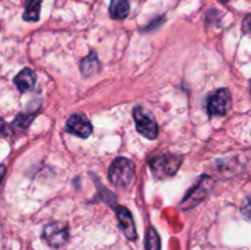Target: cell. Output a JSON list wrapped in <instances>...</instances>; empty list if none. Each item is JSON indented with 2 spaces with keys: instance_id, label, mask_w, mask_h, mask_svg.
<instances>
[{
  "instance_id": "10",
  "label": "cell",
  "mask_w": 251,
  "mask_h": 250,
  "mask_svg": "<svg viewBox=\"0 0 251 250\" xmlns=\"http://www.w3.org/2000/svg\"><path fill=\"white\" fill-rule=\"evenodd\" d=\"M130 12L129 0H112L109 5V14L113 19L123 20Z\"/></svg>"
},
{
  "instance_id": "13",
  "label": "cell",
  "mask_w": 251,
  "mask_h": 250,
  "mask_svg": "<svg viewBox=\"0 0 251 250\" xmlns=\"http://www.w3.org/2000/svg\"><path fill=\"white\" fill-rule=\"evenodd\" d=\"M36 114L32 113V114H19L16 117V119L12 122L11 124V129L14 130L15 132H24L28 129L29 124L32 123V120L34 119Z\"/></svg>"
},
{
  "instance_id": "1",
  "label": "cell",
  "mask_w": 251,
  "mask_h": 250,
  "mask_svg": "<svg viewBox=\"0 0 251 250\" xmlns=\"http://www.w3.org/2000/svg\"><path fill=\"white\" fill-rule=\"evenodd\" d=\"M135 174V164L125 157L114 159L109 168V180L118 188H124L131 183Z\"/></svg>"
},
{
  "instance_id": "12",
  "label": "cell",
  "mask_w": 251,
  "mask_h": 250,
  "mask_svg": "<svg viewBox=\"0 0 251 250\" xmlns=\"http://www.w3.org/2000/svg\"><path fill=\"white\" fill-rule=\"evenodd\" d=\"M43 0H26V9L24 12V20L27 22H37L41 14V6Z\"/></svg>"
},
{
  "instance_id": "8",
  "label": "cell",
  "mask_w": 251,
  "mask_h": 250,
  "mask_svg": "<svg viewBox=\"0 0 251 250\" xmlns=\"http://www.w3.org/2000/svg\"><path fill=\"white\" fill-rule=\"evenodd\" d=\"M115 212H117V217L118 221H119L120 228H122V230L124 232L125 237L129 240L136 239L137 233L134 225V220H132L131 212H130L126 207H123V206L115 207Z\"/></svg>"
},
{
  "instance_id": "16",
  "label": "cell",
  "mask_w": 251,
  "mask_h": 250,
  "mask_svg": "<svg viewBox=\"0 0 251 250\" xmlns=\"http://www.w3.org/2000/svg\"><path fill=\"white\" fill-rule=\"evenodd\" d=\"M221 1H222V2H228V1H229V0H221Z\"/></svg>"
},
{
  "instance_id": "2",
  "label": "cell",
  "mask_w": 251,
  "mask_h": 250,
  "mask_svg": "<svg viewBox=\"0 0 251 250\" xmlns=\"http://www.w3.org/2000/svg\"><path fill=\"white\" fill-rule=\"evenodd\" d=\"M183 162V157L176 154H159L150 161V168L157 179L173 176L178 172Z\"/></svg>"
},
{
  "instance_id": "14",
  "label": "cell",
  "mask_w": 251,
  "mask_h": 250,
  "mask_svg": "<svg viewBox=\"0 0 251 250\" xmlns=\"http://www.w3.org/2000/svg\"><path fill=\"white\" fill-rule=\"evenodd\" d=\"M146 250H161V239L154 228H150L146 234Z\"/></svg>"
},
{
  "instance_id": "7",
  "label": "cell",
  "mask_w": 251,
  "mask_h": 250,
  "mask_svg": "<svg viewBox=\"0 0 251 250\" xmlns=\"http://www.w3.org/2000/svg\"><path fill=\"white\" fill-rule=\"evenodd\" d=\"M66 131L71 132V134L76 135L78 137L86 139V137L92 134L93 127L86 115L81 114V113H75L66 122Z\"/></svg>"
},
{
  "instance_id": "4",
  "label": "cell",
  "mask_w": 251,
  "mask_h": 250,
  "mask_svg": "<svg viewBox=\"0 0 251 250\" xmlns=\"http://www.w3.org/2000/svg\"><path fill=\"white\" fill-rule=\"evenodd\" d=\"M232 105V96L227 88H220L210 96L207 102V112L210 117L226 115Z\"/></svg>"
},
{
  "instance_id": "6",
  "label": "cell",
  "mask_w": 251,
  "mask_h": 250,
  "mask_svg": "<svg viewBox=\"0 0 251 250\" xmlns=\"http://www.w3.org/2000/svg\"><path fill=\"white\" fill-rule=\"evenodd\" d=\"M210 189H211L210 176H203V178H201L200 183H199L193 190L189 191L188 195L185 196V199L181 201V208L188 210V208H191L194 207V206L198 205L199 202H201V201L207 196Z\"/></svg>"
},
{
  "instance_id": "3",
  "label": "cell",
  "mask_w": 251,
  "mask_h": 250,
  "mask_svg": "<svg viewBox=\"0 0 251 250\" xmlns=\"http://www.w3.org/2000/svg\"><path fill=\"white\" fill-rule=\"evenodd\" d=\"M132 117L136 123L137 132H140L142 136L149 140L156 139L158 135V124L151 112L145 109L141 105H137L132 110Z\"/></svg>"
},
{
  "instance_id": "5",
  "label": "cell",
  "mask_w": 251,
  "mask_h": 250,
  "mask_svg": "<svg viewBox=\"0 0 251 250\" xmlns=\"http://www.w3.org/2000/svg\"><path fill=\"white\" fill-rule=\"evenodd\" d=\"M69 238L68 225L63 222L49 223L43 229V239L51 248H61Z\"/></svg>"
},
{
  "instance_id": "11",
  "label": "cell",
  "mask_w": 251,
  "mask_h": 250,
  "mask_svg": "<svg viewBox=\"0 0 251 250\" xmlns=\"http://www.w3.org/2000/svg\"><path fill=\"white\" fill-rule=\"evenodd\" d=\"M81 74L85 77H91L100 71V60L96 53H91L81 61Z\"/></svg>"
},
{
  "instance_id": "15",
  "label": "cell",
  "mask_w": 251,
  "mask_h": 250,
  "mask_svg": "<svg viewBox=\"0 0 251 250\" xmlns=\"http://www.w3.org/2000/svg\"><path fill=\"white\" fill-rule=\"evenodd\" d=\"M0 135H2V136H7L6 124H5V122L1 119V118H0Z\"/></svg>"
},
{
  "instance_id": "9",
  "label": "cell",
  "mask_w": 251,
  "mask_h": 250,
  "mask_svg": "<svg viewBox=\"0 0 251 250\" xmlns=\"http://www.w3.org/2000/svg\"><path fill=\"white\" fill-rule=\"evenodd\" d=\"M36 80V73L33 70H31V69L26 68L17 74L16 77L14 78V83L21 92H27V91L33 88Z\"/></svg>"
}]
</instances>
